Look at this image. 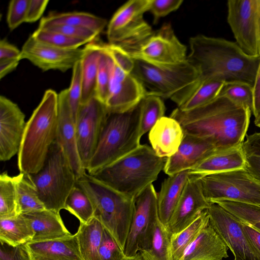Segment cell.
<instances>
[{"mask_svg": "<svg viewBox=\"0 0 260 260\" xmlns=\"http://www.w3.org/2000/svg\"><path fill=\"white\" fill-rule=\"evenodd\" d=\"M251 110L224 95L194 109L182 111L177 107L170 117L178 121L184 133L208 140L217 151L240 145L249 124Z\"/></svg>", "mask_w": 260, "mask_h": 260, "instance_id": "1", "label": "cell"}, {"mask_svg": "<svg viewBox=\"0 0 260 260\" xmlns=\"http://www.w3.org/2000/svg\"><path fill=\"white\" fill-rule=\"evenodd\" d=\"M187 60L199 72L201 81L241 82L253 86L260 56L246 54L236 43L198 35L189 39Z\"/></svg>", "mask_w": 260, "mask_h": 260, "instance_id": "2", "label": "cell"}, {"mask_svg": "<svg viewBox=\"0 0 260 260\" xmlns=\"http://www.w3.org/2000/svg\"><path fill=\"white\" fill-rule=\"evenodd\" d=\"M58 113V94L48 89L26 123L18 153L21 173L34 174L44 166L56 141Z\"/></svg>", "mask_w": 260, "mask_h": 260, "instance_id": "3", "label": "cell"}, {"mask_svg": "<svg viewBox=\"0 0 260 260\" xmlns=\"http://www.w3.org/2000/svg\"><path fill=\"white\" fill-rule=\"evenodd\" d=\"M166 158L159 157L151 147L140 145L94 176L121 193L135 199L157 179Z\"/></svg>", "mask_w": 260, "mask_h": 260, "instance_id": "4", "label": "cell"}, {"mask_svg": "<svg viewBox=\"0 0 260 260\" xmlns=\"http://www.w3.org/2000/svg\"><path fill=\"white\" fill-rule=\"evenodd\" d=\"M77 185L90 200L97 219L124 251L134 211L135 199L129 198L87 172Z\"/></svg>", "mask_w": 260, "mask_h": 260, "instance_id": "5", "label": "cell"}, {"mask_svg": "<svg viewBox=\"0 0 260 260\" xmlns=\"http://www.w3.org/2000/svg\"><path fill=\"white\" fill-rule=\"evenodd\" d=\"M141 137L140 104L125 112L109 113L87 173L94 176L105 167L136 149L141 145Z\"/></svg>", "mask_w": 260, "mask_h": 260, "instance_id": "6", "label": "cell"}, {"mask_svg": "<svg viewBox=\"0 0 260 260\" xmlns=\"http://www.w3.org/2000/svg\"><path fill=\"white\" fill-rule=\"evenodd\" d=\"M132 74L142 84L147 95L170 99L182 105L200 84L198 70L187 60L173 66L159 67L134 59Z\"/></svg>", "mask_w": 260, "mask_h": 260, "instance_id": "7", "label": "cell"}, {"mask_svg": "<svg viewBox=\"0 0 260 260\" xmlns=\"http://www.w3.org/2000/svg\"><path fill=\"white\" fill-rule=\"evenodd\" d=\"M46 209L59 213L76 185L77 178L62 148L56 141L43 168L30 174Z\"/></svg>", "mask_w": 260, "mask_h": 260, "instance_id": "8", "label": "cell"}, {"mask_svg": "<svg viewBox=\"0 0 260 260\" xmlns=\"http://www.w3.org/2000/svg\"><path fill=\"white\" fill-rule=\"evenodd\" d=\"M151 0H131L121 6L108 24L109 44L118 46L131 54L136 51L152 35L150 25L144 20Z\"/></svg>", "mask_w": 260, "mask_h": 260, "instance_id": "9", "label": "cell"}, {"mask_svg": "<svg viewBox=\"0 0 260 260\" xmlns=\"http://www.w3.org/2000/svg\"><path fill=\"white\" fill-rule=\"evenodd\" d=\"M209 203L230 201L260 205V182L245 169L199 177Z\"/></svg>", "mask_w": 260, "mask_h": 260, "instance_id": "10", "label": "cell"}, {"mask_svg": "<svg viewBox=\"0 0 260 260\" xmlns=\"http://www.w3.org/2000/svg\"><path fill=\"white\" fill-rule=\"evenodd\" d=\"M227 7L236 43L246 54L260 56V0H229Z\"/></svg>", "mask_w": 260, "mask_h": 260, "instance_id": "11", "label": "cell"}, {"mask_svg": "<svg viewBox=\"0 0 260 260\" xmlns=\"http://www.w3.org/2000/svg\"><path fill=\"white\" fill-rule=\"evenodd\" d=\"M134 201V211L124 249L127 257L150 246L154 226L158 218L157 193L152 184L142 190Z\"/></svg>", "mask_w": 260, "mask_h": 260, "instance_id": "12", "label": "cell"}, {"mask_svg": "<svg viewBox=\"0 0 260 260\" xmlns=\"http://www.w3.org/2000/svg\"><path fill=\"white\" fill-rule=\"evenodd\" d=\"M186 46L174 33L170 23H165L142 45L129 54L134 59L159 67H170L187 60Z\"/></svg>", "mask_w": 260, "mask_h": 260, "instance_id": "13", "label": "cell"}, {"mask_svg": "<svg viewBox=\"0 0 260 260\" xmlns=\"http://www.w3.org/2000/svg\"><path fill=\"white\" fill-rule=\"evenodd\" d=\"M209 223L234 256V260H260V253L245 233L242 222L218 204L207 209Z\"/></svg>", "mask_w": 260, "mask_h": 260, "instance_id": "14", "label": "cell"}, {"mask_svg": "<svg viewBox=\"0 0 260 260\" xmlns=\"http://www.w3.org/2000/svg\"><path fill=\"white\" fill-rule=\"evenodd\" d=\"M108 113L105 105L95 97L81 105L75 124L76 136L80 158L86 171Z\"/></svg>", "mask_w": 260, "mask_h": 260, "instance_id": "15", "label": "cell"}, {"mask_svg": "<svg viewBox=\"0 0 260 260\" xmlns=\"http://www.w3.org/2000/svg\"><path fill=\"white\" fill-rule=\"evenodd\" d=\"M111 60L109 91L105 106L109 113L125 112L139 105L146 96V92L135 76L123 71Z\"/></svg>", "mask_w": 260, "mask_h": 260, "instance_id": "16", "label": "cell"}, {"mask_svg": "<svg viewBox=\"0 0 260 260\" xmlns=\"http://www.w3.org/2000/svg\"><path fill=\"white\" fill-rule=\"evenodd\" d=\"M84 49L65 50L44 44L31 35L21 50V59H26L42 70H57L66 72L73 69L83 55Z\"/></svg>", "mask_w": 260, "mask_h": 260, "instance_id": "17", "label": "cell"}, {"mask_svg": "<svg viewBox=\"0 0 260 260\" xmlns=\"http://www.w3.org/2000/svg\"><path fill=\"white\" fill-rule=\"evenodd\" d=\"M205 199L199 176L190 175L181 197L166 229L171 236L190 225L209 207Z\"/></svg>", "mask_w": 260, "mask_h": 260, "instance_id": "18", "label": "cell"}, {"mask_svg": "<svg viewBox=\"0 0 260 260\" xmlns=\"http://www.w3.org/2000/svg\"><path fill=\"white\" fill-rule=\"evenodd\" d=\"M18 106L0 96V160L6 161L18 153L26 122Z\"/></svg>", "mask_w": 260, "mask_h": 260, "instance_id": "19", "label": "cell"}, {"mask_svg": "<svg viewBox=\"0 0 260 260\" xmlns=\"http://www.w3.org/2000/svg\"><path fill=\"white\" fill-rule=\"evenodd\" d=\"M56 141L62 148L78 179L86 171L82 166L78 152L75 123L69 104L68 89L58 93Z\"/></svg>", "mask_w": 260, "mask_h": 260, "instance_id": "20", "label": "cell"}, {"mask_svg": "<svg viewBox=\"0 0 260 260\" xmlns=\"http://www.w3.org/2000/svg\"><path fill=\"white\" fill-rule=\"evenodd\" d=\"M216 151L208 140L184 134L177 151L166 158L163 170L171 176L189 170Z\"/></svg>", "mask_w": 260, "mask_h": 260, "instance_id": "21", "label": "cell"}, {"mask_svg": "<svg viewBox=\"0 0 260 260\" xmlns=\"http://www.w3.org/2000/svg\"><path fill=\"white\" fill-rule=\"evenodd\" d=\"M183 128L174 118L164 116L149 131L151 147L160 157L168 158L178 150L184 137Z\"/></svg>", "mask_w": 260, "mask_h": 260, "instance_id": "22", "label": "cell"}, {"mask_svg": "<svg viewBox=\"0 0 260 260\" xmlns=\"http://www.w3.org/2000/svg\"><path fill=\"white\" fill-rule=\"evenodd\" d=\"M31 260H83L76 234L54 240L26 244Z\"/></svg>", "mask_w": 260, "mask_h": 260, "instance_id": "23", "label": "cell"}, {"mask_svg": "<svg viewBox=\"0 0 260 260\" xmlns=\"http://www.w3.org/2000/svg\"><path fill=\"white\" fill-rule=\"evenodd\" d=\"M228 247L209 223L185 250L181 260H222Z\"/></svg>", "mask_w": 260, "mask_h": 260, "instance_id": "24", "label": "cell"}, {"mask_svg": "<svg viewBox=\"0 0 260 260\" xmlns=\"http://www.w3.org/2000/svg\"><path fill=\"white\" fill-rule=\"evenodd\" d=\"M246 156L242 144L217 151L189 170L190 175L199 177L245 169Z\"/></svg>", "mask_w": 260, "mask_h": 260, "instance_id": "25", "label": "cell"}, {"mask_svg": "<svg viewBox=\"0 0 260 260\" xmlns=\"http://www.w3.org/2000/svg\"><path fill=\"white\" fill-rule=\"evenodd\" d=\"M22 215L27 220L34 232L30 242L60 239L73 235L66 228L59 213L45 209Z\"/></svg>", "mask_w": 260, "mask_h": 260, "instance_id": "26", "label": "cell"}, {"mask_svg": "<svg viewBox=\"0 0 260 260\" xmlns=\"http://www.w3.org/2000/svg\"><path fill=\"white\" fill-rule=\"evenodd\" d=\"M189 170L169 176L157 193V209L160 221L166 228L181 197L189 177Z\"/></svg>", "mask_w": 260, "mask_h": 260, "instance_id": "27", "label": "cell"}, {"mask_svg": "<svg viewBox=\"0 0 260 260\" xmlns=\"http://www.w3.org/2000/svg\"><path fill=\"white\" fill-rule=\"evenodd\" d=\"M80 59L82 81L81 105L95 96L96 80L103 44L93 41L85 45Z\"/></svg>", "mask_w": 260, "mask_h": 260, "instance_id": "28", "label": "cell"}, {"mask_svg": "<svg viewBox=\"0 0 260 260\" xmlns=\"http://www.w3.org/2000/svg\"><path fill=\"white\" fill-rule=\"evenodd\" d=\"M51 24H67L87 28L100 34L107 24V20L84 12L50 13L41 18L39 27Z\"/></svg>", "mask_w": 260, "mask_h": 260, "instance_id": "29", "label": "cell"}, {"mask_svg": "<svg viewBox=\"0 0 260 260\" xmlns=\"http://www.w3.org/2000/svg\"><path fill=\"white\" fill-rule=\"evenodd\" d=\"M104 227L95 217L86 223H80L76 233L83 260H101L99 248Z\"/></svg>", "mask_w": 260, "mask_h": 260, "instance_id": "30", "label": "cell"}, {"mask_svg": "<svg viewBox=\"0 0 260 260\" xmlns=\"http://www.w3.org/2000/svg\"><path fill=\"white\" fill-rule=\"evenodd\" d=\"M14 178L18 215L46 209L30 175L20 172Z\"/></svg>", "mask_w": 260, "mask_h": 260, "instance_id": "31", "label": "cell"}, {"mask_svg": "<svg viewBox=\"0 0 260 260\" xmlns=\"http://www.w3.org/2000/svg\"><path fill=\"white\" fill-rule=\"evenodd\" d=\"M34 236L31 225L22 215L0 219V240L17 246L31 241Z\"/></svg>", "mask_w": 260, "mask_h": 260, "instance_id": "32", "label": "cell"}, {"mask_svg": "<svg viewBox=\"0 0 260 260\" xmlns=\"http://www.w3.org/2000/svg\"><path fill=\"white\" fill-rule=\"evenodd\" d=\"M209 221V218L206 210L188 227L179 233L171 236V254L172 260L182 259L187 247Z\"/></svg>", "mask_w": 260, "mask_h": 260, "instance_id": "33", "label": "cell"}, {"mask_svg": "<svg viewBox=\"0 0 260 260\" xmlns=\"http://www.w3.org/2000/svg\"><path fill=\"white\" fill-rule=\"evenodd\" d=\"M171 235L159 218L155 221L150 246L139 251L144 260H172Z\"/></svg>", "mask_w": 260, "mask_h": 260, "instance_id": "34", "label": "cell"}, {"mask_svg": "<svg viewBox=\"0 0 260 260\" xmlns=\"http://www.w3.org/2000/svg\"><path fill=\"white\" fill-rule=\"evenodd\" d=\"M165 112L161 98L147 95L140 104V133L141 136L149 132Z\"/></svg>", "mask_w": 260, "mask_h": 260, "instance_id": "35", "label": "cell"}, {"mask_svg": "<svg viewBox=\"0 0 260 260\" xmlns=\"http://www.w3.org/2000/svg\"><path fill=\"white\" fill-rule=\"evenodd\" d=\"M17 216L18 215L15 178L5 172L0 175V219Z\"/></svg>", "mask_w": 260, "mask_h": 260, "instance_id": "36", "label": "cell"}, {"mask_svg": "<svg viewBox=\"0 0 260 260\" xmlns=\"http://www.w3.org/2000/svg\"><path fill=\"white\" fill-rule=\"evenodd\" d=\"M64 209L76 217L80 223H86L94 217L93 207L90 200L77 184L66 200Z\"/></svg>", "mask_w": 260, "mask_h": 260, "instance_id": "37", "label": "cell"}, {"mask_svg": "<svg viewBox=\"0 0 260 260\" xmlns=\"http://www.w3.org/2000/svg\"><path fill=\"white\" fill-rule=\"evenodd\" d=\"M224 83L215 80L202 81L191 96L177 108L181 111H187L207 104L218 95Z\"/></svg>", "mask_w": 260, "mask_h": 260, "instance_id": "38", "label": "cell"}, {"mask_svg": "<svg viewBox=\"0 0 260 260\" xmlns=\"http://www.w3.org/2000/svg\"><path fill=\"white\" fill-rule=\"evenodd\" d=\"M216 203L241 221L260 232V205L220 201Z\"/></svg>", "mask_w": 260, "mask_h": 260, "instance_id": "39", "label": "cell"}, {"mask_svg": "<svg viewBox=\"0 0 260 260\" xmlns=\"http://www.w3.org/2000/svg\"><path fill=\"white\" fill-rule=\"evenodd\" d=\"M31 36L40 42L65 50L76 49L90 43L85 40L72 38L58 32L40 28H38Z\"/></svg>", "mask_w": 260, "mask_h": 260, "instance_id": "40", "label": "cell"}, {"mask_svg": "<svg viewBox=\"0 0 260 260\" xmlns=\"http://www.w3.org/2000/svg\"><path fill=\"white\" fill-rule=\"evenodd\" d=\"M218 95H224L233 101L249 109L253 107V86L244 82L224 83Z\"/></svg>", "mask_w": 260, "mask_h": 260, "instance_id": "41", "label": "cell"}, {"mask_svg": "<svg viewBox=\"0 0 260 260\" xmlns=\"http://www.w3.org/2000/svg\"><path fill=\"white\" fill-rule=\"evenodd\" d=\"M112 60L103 44L96 80L95 98L105 105L109 91Z\"/></svg>", "mask_w": 260, "mask_h": 260, "instance_id": "42", "label": "cell"}, {"mask_svg": "<svg viewBox=\"0 0 260 260\" xmlns=\"http://www.w3.org/2000/svg\"><path fill=\"white\" fill-rule=\"evenodd\" d=\"M70 86L68 88V101L75 124L81 105L82 81L80 60L72 69Z\"/></svg>", "mask_w": 260, "mask_h": 260, "instance_id": "43", "label": "cell"}, {"mask_svg": "<svg viewBox=\"0 0 260 260\" xmlns=\"http://www.w3.org/2000/svg\"><path fill=\"white\" fill-rule=\"evenodd\" d=\"M101 260H123L126 256L110 233L104 228L99 248Z\"/></svg>", "mask_w": 260, "mask_h": 260, "instance_id": "44", "label": "cell"}, {"mask_svg": "<svg viewBox=\"0 0 260 260\" xmlns=\"http://www.w3.org/2000/svg\"><path fill=\"white\" fill-rule=\"evenodd\" d=\"M38 28L58 32L72 38L85 40L89 42L94 41L99 35L87 28L67 24H51Z\"/></svg>", "mask_w": 260, "mask_h": 260, "instance_id": "45", "label": "cell"}, {"mask_svg": "<svg viewBox=\"0 0 260 260\" xmlns=\"http://www.w3.org/2000/svg\"><path fill=\"white\" fill-rule=\"evenodd\" d=\"M29 0H12L10 2L7 22L10 30L17 28L25 22Z\"/></svg>", "mask_w": 260, "mask_h": 260, "instance_id": "46", "label": "cell"}, {"mask_svg": "<svg viewBox=\"0 0 260 260\" xmlns=\"http://www.w3.org/2000/svg\"><path fill=\"white\" fill-rule=\"evenodd\" d=\"M104 44L105 50L114 63L123 71L132 73L135 66V60L129 54L116 45Z\"/></svg>", "mask_w": 260, "mask_h": 260, "instance_id": "47", "label": "cell"}, {"mask_svg": "<svg viewBox=\"0 0 260 260\" xmlns=\"http://www.w3.org/2000/svg\"><path fill=\"white\" fill-rule=\"evenodd\" d=\"M182 0H151L149 11L153 16L154 23L170 13L177 10L182 5Z\"/></svg>", "mask_w": 260, "mask_h": 260, "instance_id": "48", "label": "cell"}, {"mask_svg": "<svg viewBox=\"0 0 260 260\" xmlns=\"http://www.w3.org/2000/svg\"><path fill=\"white\" fill-rule=\"evenodd\" d=\"M0 260H31L26 244L13 246L0 240Z\"/></svg>", "mask_w": 260, "mask_h": 260, "instance_id": "49", "label": "cell"}, {"mask_svg": "<svg viewBox=\"0 0 260 260\" xmlns=\"http://www.w3.org/2000/svg\"><path fill=\"white\" fill-rule=\"evenodd\" d=\"M48 0H29L26 22H34L42 16L49 3Z\"/></svg>", "mask_w": 260, "mask_h": 260, "instance_id": "50", "label": "cell"}, {"mask_svg": "<svg viewBox=\"0 0 260 260\" xmlns=\"http://www.w3.org/2000/svg\"><path fill=\"white\" fill-rule=\"evenodd\" d=\"M242 147L245 156H260V132L246 136Z\"/></svg>", "mask_w": 260, "mask_h": 260, "instance_id": "51", "label": "cell"}, {"mask_svg": "<svg viewBox=\"0 0 260 260\" xmlns=\"http://www.w3.org/2000/svg\"><path fill=\"white\" fill-rule=\"evenodd\" d=\"M20 56L21 50H20L17 47L10 44L5 39L1 40L0 60L18 58L21 59Z\"/></svg>", "mask_w": 260, "mask_h": 260, "instance_id": "52", "label": "cell"}, {"mask_svg": "<svg viewBox=\"0 0 260 260\" xmlns=\"http://www.w3.org/2000/svg\"><path fill=\"white\" fill-rule=\"evenodd\" d=\"M245 169L253 178L260 182V156H246Z\"/></svg>", "mask_w": 260, "mask_h": 260, "instance_id": "53", "label": "cell"}, {"mask_svg": "<svg viewBox=\"0 0 260 260\" xmlns=\"http://www.w3.org/2000/svg\"><path fill=\"white\" fill-rule=\"evenodd\" d=\"M253 88V107L252 114L255 118L260 115V62L256 72Z\"/></svg>", "mask_w": 260, "mask_h": 260, "instance_id": "54", "label": "cell"}, {"mask_svg": "<svg viewBox=\"0 0 260 260\" xmlns=\"http://www.w3.org/2000/svg\"><path fill=\"white\" fill-rule=\"evenodd\" d=\"M242 226L248 238L260 253V232L243 222Z\"/></svg>", "mask_w": 260, "mask_h": 260, "instance_id": "55", "label": "cell"}, {"mask_svg": "<svg viewBox=\"0 0 260 260\" xmlns=\"http://www.w3.org/2000/svg\"><path fill=\"white\" fill-rule=\"evenodd\" d=\"M20 60L19 58L0 60V78L2 79L14 70Z\"/></svg>", "mask_w": 260, "mask_h": 260, "instance_id": "56", "label": "cell"}, {"mask_svg": "<svg viewBox=\"0 0 260 260\" xmlns=\"http://www.w3.org/2000/svg\"><path fill=\"white\" fill-rule=\"evenodd\" d=\"M123 260H144L140 252H138L135 255L131 257L125 256Z\"/></svg>", "mask_w": 260, "mask_h": 260, "instance_id": "57", "label": "cell"}, {"mask_svg": "<svg viewBox=\"0 0 260 260\" xmlns=\"http://www.w3.org/2000/svg\"><path fill=\"white\" fill-rule=\"evenodd\" d=\"M254 124L256 126L260 127V115L258 117L255 118Z\"/></svg>", "mask_w": 260, "mask_h": 260, "instance_id": "58", "label": "cell"}]
</instances>
